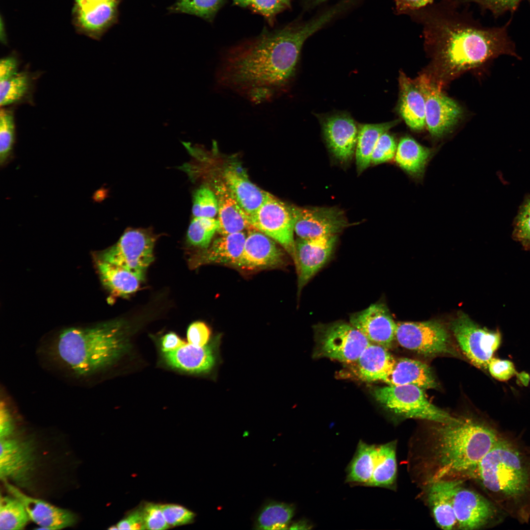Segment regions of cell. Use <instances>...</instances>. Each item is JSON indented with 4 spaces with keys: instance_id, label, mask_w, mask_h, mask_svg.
I'll use <instances>...</instances> for the list:
<instances>
[{
    "instance_id": "1",
    "label": "cell",
    "mask_w": 530,
    "mask_h": 530,
    "mask_svg": "<svg viewBox=\"0 0 530 530\" xmlns=\"http://www.w3.org/2000/svg\"><path fill=\"white\" fill-rule=\"evenodd\" d=\"M339 13L333 7L306 22H294L230 49L217 71L218 83L254 104L277 98L294 75L305 40Z\"/></svg>"
},
{
    "instance_id": "2",
    "label": "cell",
    "mask_w": 530,
    "mask_h": 530,
    "mask_svg": "<svg viewBox=\"0 0 530 530\" xmlns=\"http://www.w3.org/2000/svg\"><path fill=\"white\" fill-rule=\"evenodd\" d=\"M458 0H441L408 15L423 26L426 47L445 75L480 67L502 55L519 58L506 26L484 27Z\"/></svg>"
},
{
    "instance_id": "3",
    "label": "cell",
    "mask_w": 530,
    "mask_h": 530,
    "mask_svg": "<svg viewBox=\"0 0 530 530\" xmlns=\"http://www.w3.org/2000/svg\"><path fill=\"white\" fill-rule=\"evenodd\" d=\"M124 327L119 320L68 327L43 341L37 354L49 370L73 382L90 385L124 350Z\"/></svg>"
},
{
    "instance_id": "4",
    "label": "cell",
    "mask_w": 530,
    "mask_h": 530,
    "mask_svg": "<svg viewBox=\"0 0 530 530\" xmlns=\"http://www.w3.org/2000/svg\"><path fill=\"white\" fill-rule=\"evenodd\" d=\"M435 424L424 446L427 485L441 480L466 479L499 438L492 428L468 418Z\"/></svg>"
},
{
    "instance_id": "5",
    "label": "cell",
    "mask_w": 530,
    "mask_h": 530,
    "mask_svg": "<svg viewBox=\"0 0 530 530\" xmlns=\"http://www.w3.org/2000/svg\"><path fill=\"white\" fill-rule=\"evenodd\" d=\"M484 488L507 498L522 496L529 474L521 454L510 442L499 437L492 449L467 475Z\"/></svg>"
},
{
    "instance_id": "6",
    "label": "cell",
    "mask_w": 530,
    "mask_h": 530,
    "mask_svg": "<svg viewBox=\"0 0 530 530\" xmlns=\"http://www.w3.org/2000/svg\"><path fill=\"white\" fill-rule=\"evenodd\" d=\"M373 396L392 413L404 418L426 420L434 423L456 421L447 412L431 403L423 389L413 385H389L373 390Z\"/></svg>"
},
{
    "instance_id": "7",
    "label": "cell",
    "mask_w": 530,
    "mask_h": 530,
    "mask_svg": "<svg viewBox=\"0 0 530 530\" xmlns=\"http://www.w3.org/2000/svg\"><path fill=\"white\" fill-rule=\"evenodd\" d=\"M156 239V235L149 229L130 228L116 243L99 253L96 259L122 267L142 281L154 261Z\"/></svg>"
},
{
    "instance_id": "8",
    "label": "cell",
    "mask_w": 530,
    "mask_h": 530,
    "mask_svg": "<svg viewBox=\"0 0 530 530\" xmlns=\"http://www.w3.org/2000/svg\"><path fill=\"white\" fill-rule=\"evenodd\" d=\"M315 327V357L354 363L371 343L350 323L336 321Z\"/></svg>"
},
{
    "instance_id": "9",
    "label": "cell",
    "mask_w": 530,
    "mask_h": 530,
    "mask_svg": "<svg viewBox=\"0 0 530 530\" xmlns=\"http://www.w3.org/2000/svg\"><path fill=\"white\" fill-rule=\"evenodd\" d=\"M450 327L459 346L471 363L478 368L487 369L501 343L499 331L480 327L463 313L451 321Z\"/></svg>"
},
{
    "instance_id": "10",
    "label": "cell",
    "mask_w": 530,
    "mask_h": 530,
    "mask_svg": "<svg viewBox=\"0 0 530 530\" xmlns=\"http://www.w3.org/2000/svg\"><path fill=\"white\" fill-rule=\"evenodd\" d=\"M255 229L278 243L293 258L294 219L291 206L271 194L249 218Z\"/></svg>"
},
{
    "instance_id": "11",
    "label": "cell",
    "mask_w": 530,
    "mask_h": 530,
    "mask_svg": "<svg viewBox=\"0 0 530 530\" xmlns=\"http://www.w3.org/2000/svg\"><path fill=\"white\" fill-rule=\"evenodd\" d=\"M396 339L402 347L424 355L454 353L446 327L436 320L397 323Z\"/></svg>"
},
{
    "instance_id": "12",
    "label": "cell",
    "mask_w": 530,
    "mask_h": 530,
    "mask_svg": "<svg viewBox=\"0 0 530 530\" xmlns=\"http://www.w3.org/2000/svg\"><path fill=\"white\" fill-rule=\"evenodd\" d=\"M415 83L425 100V124L428 132L434 137L443 136L459 122L463 114L461 107L426 75L420 76Z\"/></svg>"
},
{
    "instance_id": "13",
    "label": "cell",
    "mask_w": 530,
    "mask_h": 530,
    "mask_svg": "<svg viewBox=\"0 0 530 530\" xmlns=\"http://www.w3.org/2000/svg\"><path fill=\"white\" fill-rule=\"evenodd\" d=\"M291 207L294 219V232L299 238L338 235L348 226L344 213L337 208Z\"/></svg>"
},
{
    "instance_id": "14",
    "label": "cell",
    "mask_w": 530,
    "mask_h": 530,
    "mask_svg": "<svg viewBox=\"0 0 530 530\" xmlns=\"http://www.w3.org/2000/svg\"><path fill=\"white\" fill-rule=\"evenodd\" d=\"M337 236L307 239L299 238L295 241L293 259L298 276V295L330 259L336 247Z\"/></svg>"
},
{
    "instance_id": "15",
    "label": "cell",
    "mask_w": 530,
    "mask_h": 530,
    "mask_svg": "<svg viewBox=\"0 0 530 530\" xmlns=\"http://www.w3.org/2000/svg\"><path fill=\"white\" fill-rule=\"evenodd\" d=\"M0 440L1 480L19 485L26 483L34 463L33 444L13 436Z\"/></svg>"
},
{
    "instance_id": "16",
    "label": "cell",
    "mask_w": 530,
    "mask_h": 530,
    "mask_svg": "<svg viewBox=\"0 0 530 530\" xmlns=\"http://www.w3.org/2000/svg\"><path fill=\"white\" fill-rule=\"evenodd\" d=\"M459 479L453 495V505L458 529L472 530L486 525L496 514L494 505L487 499L463 486Z\"/></svg>"
},
{
    "instance_id": "17",
    "label": "cell",
    "mask_w": 530,
    "mask_h": 530,
    "mask_svg": "<svg viewBox=\"0 0 530 530\" xmlns=\"http://www.w3.org/2000/svg\"><path fill=\"white\" fill-rule=\"evenodd\" d=\"M349 321L371 343L389 348L396 339L397 323L382 303L372 304L366 309L352 314Z\"/></svg>"
},
{
    "instance_id": "18",
    "label": "cell",
    "mask_w": 530,
    "mask_h": 530,
    "mask_svg": "<svg viewBox=\"0 0 530 530\" xmlns=\"http://www.w3.org/2000/svg\"><path fill=\"white\" fill-rule=\"evenodd\" d=\"M323 133L328 148L340 161L350 160L355 152L358 125L345 113L320 117Z\"/></svg>"
},
{
    "instance_id": "19",
    "label": "cell",
    "mask_w": 530,
    "mask_h": 530,
    "mask_svg": "<svg viewBox=\"0 0 530 530\" xmlns=\"http://www.w3.org/2000/svg\"><path fill=\"white\" fill-rule=\"evenodd\" d=\"M248 232L236 267L255 270L278 267L284 264L285 254L273 239L254 228Z\"/></svg>"
},
{
    "instance_id": "20",
    "label": "cell",
    "mask_w": 530,
    "mask_h": 530,
    "mask_svg": "<svg viewBox=\"0 0 530 530\" xmlns=\"http://www.w3.org/2000/svg\"><path fill=\"white\" fill-rule=\"evenodd\" d=\"M4 483L10 494L23 503L29 519L40 527L38 529L60 530L72 527L77 522L76 516L71 511L29 496L8 482Z\"/></svg>"
},
{
    "instance_id": "21",
    "label": "cell",
    "mask_w": 530,
    "mask_h": 530,
    "mask_svg": "<svg viewBox=\"0 0 530 530\" xmlns=\"http://www.w3.org/2000/svg\"><path fill=\"white\" fill-rule=\"evenodd\" d=\"M222 179L249 219L270 194L252 183L244 169L237 163H231L224 168Z\"/></svg>"
},
{
    "instance_id": "22",
    "label": "cell",
    "mask_w": 530,
    "mask_h": 530,
    "mask_svg": "<svg viewBox=\"0 0 530 530\" xmlns=\"http://www.w3.org/2000/svg\"><path fill=\"white\" fill-rule=\"evenodd\" d=\"M213 190L218 202L217 232L220 235L254 229L249 222L248 216L222 179L214 181Z\"/></svg>"
},
{
    "instance_id": "23",
    "label": "cell",
    "mask_w": 530,
    "mask_h": 530,
    "mask_svg": "<svg viewBox=\"0 0 530 530\" xmlns=\"http://www.w3.org/2000/svg\"><path fill=\"white\" fill-rule=\"evenodd\" d=\"M246 236L244 232L221 235L208 247L192 257L190 259L191 266L216 264L236 267L242 254Z\"/></svg>"
},
{
    "instance_id": "24",
    "label": "cell",
    "mask_w": 530,
    "mask_h": 530,
    "mask_svg": "<svg viewBox=\"0 0 530 530\" xmlns=\"http://www.w3.org/2000/svg\"><path fill=\"white\" fill-rule=\"evenodd\" d=\"M459 480H441L428 484L427 503L436 524L443 530L457 527L453 495Z\"/></svg>"
},
{
    "instance_id": "25",
    "label": "cell",
    "mask_w": 530,
    "mask_h": 530,
    "mask_svg": "<svg viewBox=\"0 0 530 530\" xmlns=\"http://www.w3.org/2000/svg\"><path fill=\"white\" fill-rule=\"evenodd\" d=\"M399 113L411 129L421 131L426 126L424 96L415 82L402 72L399 76Z\"/></svg>"
},
{
    "instance_id": "26",
    "label": "cell",
    "mask_w": 530,
    "mask_h": 530,
    "mask_svg": "<svg viewBox=\"0 0 530 530\" xmlns=\"http://www.w3.org/2000/svg\"><path fill=\"white\" fill-rule=\"evenodd\" d=\"M395 359L388 348L371 343L362 352L356 363V372L367 382H384L390 373Z\"/></svg>"
},
{
    "instance_id": "27",
    "label": "cell",
    "mask_w": 530,
    "mask_h": 530,
    "mask_svg": "<svg viewBox=\"0 0 530 530\" xmlns=\"http://www.w3.org/2000/svg\"><path fill=\"white\" fill-rule=\"evenodd\" d=\"M384 382L389 385H413L423 389H433L437 386L433 374L427 364L407 358L395 359L393 369Z\"/></svg>"
},
{
    "instance_id": "28",
    "label": "cell",
    "mask_w": 530,
    "mask_h": 530,
    "mask_svg": "<svg viewBox=\"0 0 530 530\" xmlns=\"http://www.w3.org/2000/svg\"><path fill=\"white\" fill-rule=\"evenodd\" d=\"M40 72H33L27 67L11 78L0 82V106H14L22 104L33 105V93Z\"/></svg>"
},
{
    "instance_id": "29",
    "label": "cell",
    "mask_w": 530,
    "mask_h": 530,
    "mask_svg": "<svg viewBox=\"0 0 530 530\" xmlns=\"http://www.w3.org/2000/svg\"><path fill=\"white\" fill-rule=\"evenodd\" d=\"M164 358L170 366L192 372L209 371L215 359L211 346H197L186 343L173 351L164 353Z\"/></svg>"
},
{
    "instance_id": "30",
    "label": "cell",
    "mask_w": 530,
    "mask_h": 530,
    "mask_svg": "<svg viewBox=\"0 0 530 530\" xmlns=\"http://www.w3.org/2000/svg\"><path fill=\"white\" fill-rule=\"evenodd\" d=\"M432 153L431 149L422 146L413 138L405 136L398 144L395 161L405 172L420 179L423 176Z\"/></svg>"
},
{
    "instance_id": "31",
    "label": "cell",
    "mask_w": 530,
    "mask_h": 530,
    "mask_svg": "<svg viewBox=\"0 0 530 530\" xmlns=\"http://www.w3.org/2000/svg\"><path fill=\"white\" fill-rule=\"evenodd\" d=\"M115 0L96 3L86 8H76L78 26L85 32L98 37L114 21L116 15Z\"/></svg>"
},
{
    "instance_id": "32",
    "label": "cell",
    "mask_w": 530,
    "mask_h": 530,
    "mask_svg": "<svg viewBox=\"0 0 530 530\" xmlns=\"http://www.w3.org/2000/svg\"><path fill=\"white\" fill-rule=\"evenodd\" d=\"M96 264L102 284L114 295L126 296L138 289L142 281L128 270L99 260Z\"/></svg>"
},
{
    "instance_id": "33",
    "label": "cell",
    "mask_w": 530,
    "mask_h": 530,
    "mask_svg": "<svg viewBox=\"0 0 530 530\" xmlns=\"http://www.w3.org/2000/svg\"><path fill=\"white\" fill-rule=\"evenodd\" d=\"M378 445L369 444L360 440L355 452L346 469L345 482L368 486L371 478Z\"/></svg>"
},
{
    "instance_id": "34",
    "label": "cell",
    "mask_w": 530,
    "mask_h": 530,
    "mask_svg": "<svg viewBox=\"0 0 530 530\" xmlns=\"http://www.w3.org/2000/svg\"><path fill=\"white\" fill-rule=\"evenodd\" d=\"M400 122L396 119L379 124L358 125V132L355 149V159L358 173H361L371 165L373 149L380 136Z\"/></svg>"
},
{
    "instance_id": "35",
    "label": "cell",
    "mask_w": 530,
    "mask_h": 530,
    "mask_svg": "<svg viewBox=\"0 0 530 530\" xmlns=\"http://www.w3.org/2000/svg\"><path fill=\"white\" fill-rule=\"evenodd\" d=\"M396 446V441L378 445L374 471L368 486L394 487L397 474Z\"/></svg>"
},
{
    "instance_id": "36",
    "label": "cell",
    "mask_w": 530,
    "mask_h": 530,
    "mask_svg": "<svg viewBox=\"0 0 530 530\" xmlns=\"http://www.w3.org/2000/svg\"><path fill=\"white\" fill-rule=\"evenodd\" d=\"M294 512L295 507L292 504L270 502L260 510L256 518L255 528L259 530L287 529Z\"/></svg>"
},
{
    "instance_id": "37",
    "label": "cell",
    "mask_w": 530,
    "mask_h": 530,
    "mask_svg": "<svg viewBox=\"0 0 530 530\" xmlns=\"http://www.w3.org/2000/svg\"><path fill=\"white\" fill-rule=\"evenodd\" d=\"M12 496V495H11ZM29 518L23 503L12 496L1 495L0 499V530H23Z\"/></svg>"
},
{
    "instance_id": "38",
    "label": "cell",
    "mask_w": 530,
    "mask_h": 530,
    "mask_svg": "<svg viewBox=\"0 0 530 530\" xmlns=\"http://www.w3.org/2000/svg\"><path fill=\"white\" fill-rule=\"evenodd\" d=\"M14 107H1L0 110V163L7 162L11 157L16 139Z\"/></svg>"
},
{
    "instance_id": "39",
    "label": "cell",
    "mask_w": 530,
    "mask_h": 530,
    "mask_svg": "<svg viewBox=\"0 0 530 530\" xmlns=\"http://www.w3.org/2000/svg\"><path fill=\"white\" fill-rule=\"evenodd\" d=\"M218 226V221L214 218L194 217L187 231V241L192 246L206 249L211 244Z\"/></svg>"
},
{
    "instance_id": "40",
    "label": "cell",
    "mask_w": 530,
    "mask_h": 530,
    "mask_svg": "<svg viewBox=\"0 0 530 530\" xmlns=\"http://www.w3.org/2000/svg\"><path fill=\"white\" fill-rule=\"evenodd\" d=\"M226 0H179L174 11L196 15L208 21L213 20Z\"/></svg>"
},
{
    "instance_id": "41",
    "label": "cell",
    "mask_w": 530,
    "mask_h": 530,
    "mask_svg": "<svg viewBox=\"0 0 530 530\" xmlns=\"http://www.w3.org/2000/svg\"><path fill=\"white\" fill-rule=\"evenodd\" d=\"M192 212L194 217L214 218L217 214V199L213 189L204 186L195 191Z\"/></svg>"
},
{
    "instance_id": "42",
    "label": "cell",
    "mask_w": 530,
    "mask_h": 530,
    "mask_svg": "<svg viewBox=\"0 0 530 530\" xmlns=\"http://www.w3.org/2000/svg\"><path fill=\"white\" fill-rule=\"evenodd\" d=\"M388 132L380 136L373 149L371 157L372 164L389 161L395 156L398 144L395 137Z\"/></svg>"
},
{
    "instance_id": "43",
    "label": "cell",
    "mask_w": 530,
    "mask_h": 530,
    "mask_svg": "<svg viewBox=\"0 0 530 530\" xmlns=\"http://www.w3.org/2000/svg\"><path fill=\"white\" fill-rule=\"evenodd\" d=\"M513 236L522 245L530 247V198L525 200L519 209L515 221Z\"/></svg>"
},
{
    "instance_id": "44",
    "label": "cell",
    "mask_w": 530,
    "mask_h": 530,
    "mask_svg": "<svg viewBox=\"0 0 530 530\" xmlns=\"http://www.w3.org/2000/svg\"><path fill=\"white\" fill-rule=\"evenodd\" d=\"M165 520L169 527L188 524L193 522L195 514L186 507L174 504H161Z\"/></svg>"
},
{
    "instance_id": "45",
    "label": "cell",
    "mask_w": 530,
    "mask_h": 530,
    "mask_svg": "<svg viewBox=\"0 0 530 530\" xmlns=\"http://www.w3.org/2000/svg\"><path fill=\"white\" fill-rule=\"evenodd\" d=\"M141 508L146 530H162L170 527L165 520L161 504L146 503Z\"/></svg>"
},
{
    "instance_id": "46",
    "label": "cell",
    "mask_w": 530,
    "mask_h": 530,
    "mask_svg": "<svg viewBox=\"0 0 530 530\" xmlns=\"http://www.w3.org/2000/svg\"><path fill=\"white\" fill-rule=\"evenodd\" d=\"M254 12L262 16L270 25H273L275 17L287 7L280 0H249L248 6Z\"/></svg>"
},
{
    "instance_id": "47",
    "label": "cell",
    "mask_w": 530,
    "mask_h": 530,
    "mask_svg": "<svg viewBox=\"0 0 530 530\" xmlns=\"http://www.w3.org/2000/svg\"><path fill=\"white\" fill-rule=\"evenodd\" d=\"M465 4L474 2L478 4L481 8L490 11L495 16L502 14L507 11H513L519 4L525 0H458Z\"/></svg>"
},
{
    "instance_id": "48",
    "label": "cell",
    "mask_w": 530,
    "mask_h": 530,
    "mask_svg": "<svg viewBox=\"0 0 530 530\" xmlns=\"http://www.w3.org/2000/svg\"><path fill=\"white\" fill-rule=\"evenodd\" d=\"M4 397L3 404L1 403L0 419V438H5L13 435L15 430V423L13 416V404Z\"/></svg>"
},
{
    "instance_id": "49",
    "label": "cell",
    "mask_w": 530,
    "mask_h": 530,
    "mask_svg": "<svg viewBox=\"0 0 530 530\" xmlns=\"http://www.w3.org/2000/svg\"><path fill=\"white\" fill-rule=\"evenodd\" d=\"M487 369L494 378L500 381H506L516 373L513 364L509 360L492 358Z\"/></svg>"
},
{
    "instance_id": "50",
    "label": "cell",
    "mask_w": 530,
    "mask_h": 530,
    "mask_svg": "<svg viewBox=\"0 0 530 530\" xmlns=\"http://www.w3.org/2000/svg\"><path fill=\"white\" fill-rule=\"evenodd\" d=\"M211 336V330L208 325L202 321L191 323L187 331L188 343L197 346L207 344Z\"/></svg>"
},
{
    "instance_id": "51",
    "label": "cell",
    "mask_w": 530,
    "mask_h": 530,
    "mask_svg": "<svg viewBox=\"0 0 530 530\" xmlns=\"http://www.w3.org/2000/svg\"><path fill=\"white\" fill-rule=\"evenodd\" d=\"M118 530H145L141 508L130 512L116 525Z\"/></svg>"
},
{
    "instance_id": "52",
    "label": "cell",
    "mask_w": 530,
    "mask_h": 530,
    "mask_svg": "<svg viewBox=\"0 0 530 530\" xmlns=\"http://www.w3.org/2000/svg\"><path fill=\"white\" fill-rule=\"evenodd\" d=\"M20 61L14 54L1 58L0 61V82L13 76L19 71Z\"/></svg>"
},
{
    "instance_id": "53",
    "label": "cell",
    "mask_w": 530,
    "mask_h": 530,
    "mask_svg": "<svg viewBox=\"0 0 530 530\" xmlns=\"http://www.w3.org/2000/svg\"><path fill=\"white\" fill-rule=\"evenodd\" d=\"M395 10L398 14L409 13L425 7L433 2V0H394Z\"/></svg>"
},
{
    "instance_id": "54",
    "label": "cell",
    "mask_w": 530,
    "mask_h": 530,
    "mask_svg": "<svg viewBox=\"0 0 530 530\" xmlns=\"http://www.w3.org/2000/svg\"><path fill=\"white\" fill-rule=\"evenodd\" d=\"M185 343L175 333H169L165 335L162 339V350L164 353L173 351Z\"/></svg>"
},
{
    "instance_id": "55",
    "label": "cell",
    "mask_w": 530,
    "mask_h": 530,
    "mask_svg": "<svg viewBox=\"0 0 530 530\" xmlns=\"http://www.w3.org/2000/svg\"><path fill=\"white\" fill-rule=\"evenodd\" d=\"M115 0H75L77 6L80 8H86L102 2Z\"/></svg>"
},
{
    "instance_id": "56",
    "label": "cell",
    "mask_w": 530,
    "mask_h": 530,
    "mask_svg": "<svg viewBox=\"0 0 530 530\" xmlns=\"http://www.w3.org/2000/svg\"><path fill=\"white\" fill-rule=\"evenodd\" d=\"M290 526H291L290 528L291 529H298L300 527H301V529H305V528L308 529L306 526L309 527L310 525H308L306 522L302 521L293 523Z\"/></svg>"
},
{
    "instance_id": "57",
    "label": "cell",
    "mask_w": 530,
    "mask_h": 530,
    "mask_svg": "<svg viewBox=\"0 0 530 530\" xmlns=\"http://www.w3.org/2000/svg\"><path fill=\"white\" fill-rule=\"evenodd\" d=\"M235 5L240 7H247L248 6L249 0H233Z\"/></svg>"
},
{
    "instance_id": "58",
    "label": "cell",
    "mask_w": 530,
    "mask_h": 530,
    "mask_svg": "<svg viewBox=\"0 0 530 530\" xmlns=\"http://www.w3.org/2000/svg\"><path fill=\"white\" fill-rule=\"evenodd\" d=\"M326 0H308L307 1H308V3H307V4L309 5L314 6L319 4Z\"/></svg>"
},
{
    "instance_id": "59",
    "label": "cell",
    "mask_w": 530,
    "mask_h": 530,
    "mask_svg": "<svg viewBox=\"0 0 530 530\" xmlns=\"http://www.w3.org/2000/svg\"><path fill=\"white\" fill-rule=\"evenodd\" d=\"M280 0L281 2H282L287 7V8H290L291 7V0Z\"/></svg>"
}]
</instances>
